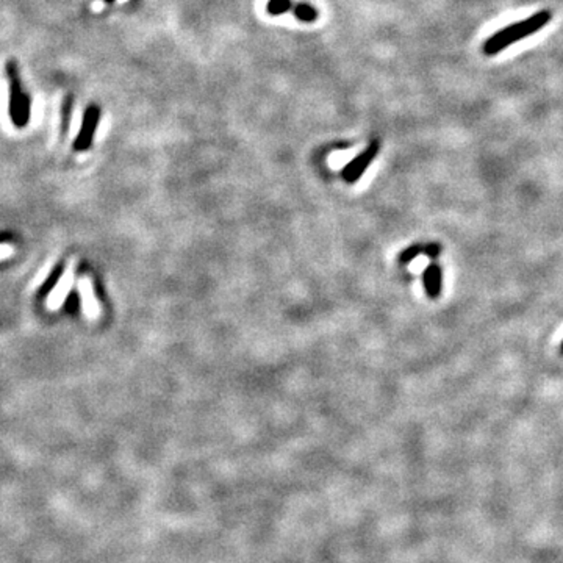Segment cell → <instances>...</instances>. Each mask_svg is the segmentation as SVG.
<instances>
[{
  "label": "cell",
  "mask_w": 563,
  "mask_h": 563,
  "mask_svg": "<svg viewBox=\"0 0 563 563\" xmlns=\"http://www.w3.org/2000/svg\"><path fill=\"white\" fill-rule=\"evenodd\" d=\"M551 19H552V13L550 10H541L537 11L535 14H532V16L528 19L519 20V23L501 28L500 32H496L483 42V54L496 55L502 52V50L507 49L509 46L515 44V42L528 38V36L541 30V28L550 23Z\"/></svg>",
  "instance_id": "cell-1"
},
{
  "label": "cell",
  "mask_w": 563,
  "mask_h": 563,
  "mask_svg": "<svg viewBox=\"0 0 563 563\" xmlns=\"http://www.w3.org/2000/svg\"><path fill=\"white\" fill-rule=\"evenodd\" d=\"M6 77H8L10 85V119L18 128H24L28 124V121H30L32 100L23 88L18 63L14 60H8V63H6Z\"/></svg>",
  "instance_id": "cell-2"
},
{
  "label": "cell",
  "mask_w": 563,
  "mask_h": 563,
  "mask_svg": "<svg viewBox=\"0 0 563 563\" xmlns=\"http://www.w3.org/2000/svg\"><path fill=\"white\" fill-rule=\"evenodd\" d=\"M99 119H100V108L94 104L88 105L83 114L80 132H78L77 138L74 141V150H77V152H83V150H88L91 147Z\"/></svg>",
  "instance_id": "cell-3"
},
{
  "label": "cell",
  "mask_w": 563,
  "mask_h": 563,
  "mask_svg": "<svg viewBox=\"0 0 563 563\" xmlns=\"http://www.w3.org/2000/svg\"><path fill=\"white\" fill-rule=\"evenodd\" d=\"M379 154V143L374 141L368 146L362 154H358L353 160L343 169V178L348 183H353L363 176V172L370 168L371 162Z\"/></svg>",
  "instance_id": "cell-4"
},
{
  "label": "cell",
  "mask_w": 563,
  "mask_h": 563,
  "mask_svg": "<svg viewBox=\"0 0 563 563\" xmlns=\"http://www.w3.org/2000/svg\"><path fill=\"white\" fill-rule=\"evenodd\" d=\"M423 285L424 291L429 299H438L443 290V270L438 263H430L423 271Z\"/></svg>",
  "instance_id": "cell-5"
},
{
  "label": "cell",
  "mask_w": 563,
  "mask_h": 563,
  "mask_svg": "<svg viewBox=\"0 0 563 563\" xmlns=\"http://www.w3.org/2000/svg\"><path fill=\"white\" fill-rule=\"evenodd\" d=\"M63 272H64V266H63V265H56L55 268L52 270V272H50L49 276H47V279L44 280V284L41 285L40 291H38L40 298H46L47 294H50V291H52L54 288L56 286V284H59V282H60V279H61V276H63Z\"/></svg>",
  "instance_id": "cell-6"
},
{
  "label": "cell",
  "mask_w": 563,
  "mask_h": 563,
  "mask_svg": "<svg viewBox=\"0 0 563 563\" xmlns=\"http://www.w3.org/2000/svg\"><path fill=\"white\" fill-rule=\"evenodd\" d=\"M293 11H294V16L299 20H302V23H313V20L317 18L316 8H313V6L308 4L296 5Z\"/></svg>",
  "instance_id": "cell-7"
},
{
  "label": "cell",
  "mask_w": 563,
  "mask_h": 563,
  "mask_svg": "<svg viewBox=\"0 0 563 563\" xmlns=\"http://www.w3.org/2000/svg\"><path fill=\"white\" fill-rule=\"evenodd\" d=\"M423 249H424V244H420V243L411 244V246L406 248V249H404V250L401 252V255H399V263H402V265H408L410 262H413V260H415L416 257H420V255L423 254Z\"/></svg>",
  "instance_id": "cell-8"
},
{
  "label": "cell",
  "mask_w": 563,
  "mask_h": 563,
  "mask_svg": "<svg viewBox=\"0 0 563 563\" xmlns=\"http://www.w3.org/2000/svg\"><path fill=\"white\" fill-rule=\"evenodd\" d=\"M266 8L272 16H280L291 8V0H270Z\"/></svg>",
  "instance_id": "cell-9"
},
{
  "label": "cell",
  "mask_w": 563,
  "mask_h": 563,
  "mask_svg": "<svg viewBox=\"0 0 563 563\" xmlns=\"http://www.w3.org/2000/svg\"><path fill=\"white\" fill-rule=\"evenodd\" d=\"M72 96H68L64 99V102L61 105V128L63 132L66 133V130L69 127V121H71V113H72Z\"/></svg>",
  "instance_id": "cell-10"
},
{
  "label": "cell",
  "mask_w": 563,
  "mask_h": 563,
  "mask_svg": "<svg viewBox=\"0 0 563 563\" xmlns=\"http://www.w3.org/2000/svg\"><path fill=\"white\" fill-rule=\"evenodd\" d=\"M440 252H442V244L438 243H425L424 244V249H423V254L428 255L429 258H437L440 255Z\"/></svg>",
  "instance_id": "cell-11"
},
{
  "label": "cell",
  "mask_w": 563,
  "mask_h": 563,
  "mask_svg": "<svg viewBox=\"0 0 563 563\" xmlns=\"http://www.w3.org/2000/svg\"><path fill=\"white\" fill-rule=\"evenodd\" d=\"M78 305H80V301H78V296L75 293H71L66 299V304H64V308H66V312L69 313H75L78 310Z\"/></svg>",
  "instance_id": "cell-12"
},
{
  "label": "cell",
  "mask_w": 563,
  "mask_h": 563,
  "mask_svg": "<svg viewBox=\"0 0 563 563\" xmlns=\"http://www.w3.org/2000/svg\"><path fill=\"white\" fill-rule=\"evenodd\" d=\"M11 240V234H0V243H6Z\"/></svg>",
  "instance_id": "cell-13"
},
{
  "label": "cell",
  "mask_w": 563,
  "mask_h": 563,
  "mask_svg": "<svg viewBox=\"0 0 563 563\" xmlns=\"http://www.w3.org/2000/svg\"><path fill=\"white\" fill-rule=\"evenodd\" d=\"M560 353L563 356V341H562V344H560Z\"/></svg>",
  "instance_id": "cell-14"
},
{
  "label": "cell",
  "mask_w": 563,
  "mask_h": 563,
  "mask_svg": "<svg viewBox=\"0 0 563 563\" xmlns=\"http://www.w3.org/2000/svg\"><path fill=\"white\" fill-rule=\"evenodd\" d=\"M105 2H107V4H113V2H114V0H105Z\"/></svg>",
  "instance_id": "cell-15"
}]
</instances>
